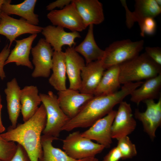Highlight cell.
I'll list each match as a JSON object with an SVG mask.
<instances>
[{
	"label": "cell",
	"instance_id": "cell-1",
	"mask_svg": "<svg viewBox=\"0 0 161 161\" xmlns=\"http://www.w3.org/2000/svg\"><path fill=\"white\" fill-rule=\"evenodd\" d=\"M143 81L123 84L120 89L111 94L94 96L82 106L77 114L64 125L62 131H70L78 128L91 126L113 110L127 96L143 83Z\"/></svg>",
	"mask_w": 161,
	"mask_h": 161
},
{
	"label": "cell",
	"instance_id": "cell-2",
	"mask_svg": "<svg viewBox=\"0 0 161 161\" xmlns=\"http://www.w3.org/2000/svg\"><path fill=\"white\" fill-rule=\"evenodd\" d=\"M46 122V112L42 104L35 114L27 121L14 128L10 127L6 132L0 135L6 141L16 142L21 145L26 151L30 161H38L42 152L41 134Z\"/></svg>",
	"mask_w": 161,
	"mask_h": 161
},
{
	"label": "cell",
	"instance_id": "cell-3",
	"mask_svg": "<svg viewBox=\"0 0 161 161\" xmlns=\"http://www.w3.org/2000/svg\"><path fill=\"white\" fill-rule=\"evenodd\" d=\"M119 66L121 84L145 80L161 73V66L154 62L145 52Z\"/></svg>",
	"mask_w": 161,
	"mask_h": 161
},
{
	"label": "cell",
	"instance_id": "cell-4",
	"mask_svg": "<svg viewBox=\"0 0 161 161\" xmlns=\"http://www.w3.org/2000/svg\"><path fill=\"white\" fill-rule=\"evenodd\" d=\"M143 40L132 41L129 39L114 41L107 47L101 60L105 69L119 65L139 55L144 45Z\"/></svg>",
	"mask_w": 161,
	"mask_h": 161
},
{
	"label": "cell",
	"instance_id": "cell-5",
	"mask_svg": "<svg viewBox=\"0 0 161 161\" xmlns=\"http://www.w3.org/2000/svg\"><path fill=\"white\" fill-rule=\"evenodd\" d=\"M42 104L46 110L47 122L42 133L44 135L58 139L62 129L70 118L60 107L57 96L52 92L39 94Z\"/></svg>",
	"mask_w": 161,
	"mask_h": 161
},
{
	"label": "cell",
	"instance_id": "cell-6",
	"mask_svg": "<svg viewBox=\"0 0 161 161\" xmlns=\"http://www.w3.org/2000/svg\"><path fill=\"white\" fill-rule=\"evenodd\" d=\"M62 141L64 151L69 157L77 160L95 157L105 148L103 145L83 137L79 131L69 134Z\"/></svg>",
	"mask_w": 161,
	"mask_h": 161
},
{
	"label": "cell",
	"instance_id": "cell-7",
	"mask_svg": "<svg viewBox=\"0 0 161 161\" xmlns=\"http://www.w3.org/2000/svg\"><path fill=\"white\" fill-rule=\"evenodd\" d=\"M47 17L53 26L67 28L71 32H79L86 28L72 0L62 9L50 11Z\"/></svg>",
	"mask_w": 161,
	"mask_h": 161
},
{
	"label": "cell",
	"instance_id": "cell-8",
	"mask_svg": "<svg viewBox=\"0 0 161 161\" xmlns=\"http://www.w3.org/2000/svg\"><path fill=\"white\" fill-rule=\"evenodd\" d=\"M43 27L32 24L23 19H18L1 12L0 21V34L5 36L10 41V47L13 42L19 36L29 33L41 32Z\"/></svg>",
	"mask_w": 161,
	"mask_h": 161
},
{
	"label": "cell",
	"instance_id": "cell-9",
	"mask_svg": "<svg viewBox=\"0 0 161 161\" xmlns=\"http://www.w3.org/2000/svg\"><path fill=\"white\" fill-rule=\"evenodd\" d=\"M54 51L50 45L43 38H40L36 45L32 48V62L35 66L32 74V77H49L52 67Z\"/></svg>",
	"mask_w": 161,
	"mask_h": 161
},
{
	"label": "cell",
	"instance_id": "cell-10",
	"mask_svg": "<svg viewBox=\"0 0 161 161\" xmlns=\"http://www.w3.org/2000/svg\"><path fill=\"white\" fill-rule=\"evenodd\" d=\"M126 12V23L127 27L131 28L135 22L138 23L140 27L143 21L146 18H154L161 12V7L157 4L155 0H136L135 9L133 12L129 9L125 0H120Z\"/></svg>",
	"mask_w": 161,
	"mask_h": 161
},
{
	"label": "cell",
	"instance_id": "cell-11",
	"mask_svg": "<svg viewBox=\"0 0 161 161\" xmlns=\"http://www.w3.org/2000/svg\"><path fill=\"white\" fill-rule=\"evenodd\" d=\"M157 102L149 99L143 101L146 109L143 112L138 109L135 110V117L142 123L144 131L152 140L156 137V131L161 124V95Z\"/></svg>",
	"mask_w": 161,
	"mask_h": 161
},
{
	"label": "cell",
	"instance_id": "cell-12",
	"mask_svg": "<svg viewBox=\"0 0 161 161\" xmlns=\"http://www.w3.org/2000/svg\"><path fill=\"white\" fill-rule=\"evenodd\" d=\"M119 104L111 128L112 138L117 140L128 136L134 130L137 126L130 104L123 101Z\"/></svg>",
	"mask_w": 161,
	"mask_h": 161
},
{
	"label": "cell",
	"instance_id": "cell-13",
	"mask_svg": "<svg viewBox=\"0 0 161 161\" xmlns=\"http://www.w3.org/2000/svg\"><path fill=\"white\" fill-rule=\"evenodd\" d=\"M116 112L112 110L97 121L88 130L81 133L82 136L109 148L112 143L111 128Z\"/></svg>",
	"mask_w": 161,
	"mask_h": 161
},
{
	"label": "cell",
	"instance_id": "cell-14",
	"mask_svg": "<svg viewBox=\"0 0 161 161\" xmlns=\"http://www.w3.org/2000/svg\"><path fill=\"white\" fill-rule=\"evenodd\" d=\"M94 96L68 88L58 91L57 99L61 109L70 119L75 117L82 106Z\"/></svg>",
	"mask_w": 161,
	"mask_h": 161
},
{
	"label": "cell",
	"instance_id": "cell-15",
	"mask_svg": "<svg viewBox=\"0 0 161 161\" xmlns=\"http://www.w3.org/2000/svg\"><path fill=\"white\" fill-rule=\"evenodd\" d=\"M41 32L45 40L56 52L62 51V47L64 45L69 47H75V39L81 37L78 32H67L62 27L52 25L43 27Z\"/></svg>",
	"mask_w": 161,
	"mask_h": 161
},
{
	"label": "cell",
	"instance_id": "cell-16",
	"mask_svg": "<svg viewBox=\"0 0 161 161\" xmlns=\"http://www.w3.org/2000/svg\"><path fill=\"white\" fill-rule=\"evenodd\" d=\"M86 28L99 24L104 20L103 6L98 0H72Z\"/></svg>",
	"mask_w": 161,
	"mask_h": 161
},
{
	"label": "cell",
	"instance_id": "cell-17",
	"mask_svg": "<svg viewBox=\"0 0 161 161\" xmlns=\"http://www.w3.org/2000/svg\"><path fill=\"white\" fill-rule=\"evenodd\" d=\"M74 47H68L64 52L66 72L69 83V88L79 91L81 83V72L86 63L83 58L75 51Z\"/></svg>",
	"mask_w": 161,
	"mask_h": 161
},
{
	"label": "cell",
	"instance_id": "cell-18",
	"mask_svg": "<svg viewBox=\"0 0 161 161\" xmlns=\"http://www.w3.org/2000/svg\"><path fill=\"white\" fill-rule=\"evenodd\" d=\"M105 70L101 60L86 64L81 72V83L79 92L94 95Z\"/></svg>",
	"mask_w": 161,
	"mask_h": 161
},
{
	"label": "cell",
	"instance_id": "cell-19",
	"mask_svg": "<svg viewBox=\"0 0 161 161\" xmlns=\"http://www.w3.org/2000/svg\"><path fill=\"white\" fill-rule=\"evenodd\" d=\"M37 36V34H32L22 39L16 40V45L10 52L4 65L14 62L17 66H24L33 69V66L29 57L32 43Z\"/></svg>",
	"mask_w": 161,
	"mask_h": 161
},
{
	"label": "cell",
	"instance_id": "cell-20",
	"mask_svg": "<svg viewBox=\"0 0 161 161\" xmlns=\"http://www.w3.org/2000/svg\"><path fill=\"white\" fill-rule=\"evenodd\" d=\"M161 73L145 80L141 85L130 94V100L138 105L140 103L149 99H158L161 95Z\"/></svg>",
	"mask_w": 161,
	"mask_h": 161
},
{
	"label": "cell",
	"instance_id": "cell-21",
	"mask_svg": "<svg viewBox=\"0 0 161 161\" xmlns=\"http://www.w3.org/2000/svg\"><path fill=\"white\" fill-rule=\"evenodd\" d=\"M20 100L21 112L24 122L35 114L41 102L37 87L28 86L21 89Z\"/></svg>",
	"mask_w": 161,
	"mask_h": 161
},
{
	"label": "cell",
	"instance_id": "cell-22",
	"mask_svg": "<svg viewBox=\"0 0 161 161\" xmlns=\"http://www.w3.org/2000/svg\"><path fill=\"white\" fill-rule=\"evenodd\" d=\"M36 0H25L17 4H11V1L7 0L1 7V12L8 15H16L23 18L30 24L37 26L39 21L38 16L34 13Z\"/></svg>",
	"mask_w": 161,
	"mask_h": 161
},
{
	"label": "cell",
	"instance_id": "cell-23",
	"mask_svg": "<svg viewBox=\"0 0 161 161\" xmlns=\"http://www.w3.org/2000/svg\"><path fill=\"white\" fill-rule=\"evenodd\" d=\"M93 28L94 25H89L84 40L78 45L74 47L75 51L84 58L86 64L101 60L104 54V50L99 47L95 41Z\"/></svg>",
	"mask_w": 161,
	"mask_h": 161
},
{
	"label": "cell",
	"instance_id": "cell-24",
	"mask_svg": "<svg viewBox=\"0 0 161 161\" xmlns=\"http://www.w3.org/2000/svg\"><path fill=\"white\" fill-rule=\"evenodd\" d=\"M21 89L14 78L8 82L4 89L7 102V109L9 119L14 128L16 126L17 120L21 112L20 95Z\"/></svg>",
	"mask_w": 161,
	"mask_h": 161
},
{
	"label": "cell",
	"instance_id": "cell-25",
	"mask_svg": "<svg viewBox=\"0 0 161 161\" xmlns=\"http://www.w3.org/2000/svg\"><path fill=\"white\" fill-rule=\"evenodd\" d=\"M52 70V73L49 79V84L58 91L66 89V72L64 52L54 51Z\"/></svg>",
	"mask_w": 161,
	"mask_h": 161
},
{
	"label": "cell",
	"instance_id": "cell-26",
	"mask_svg": "<svg viewBox=\"0 0 161 161\" xmlns=\"http://www.w3.org/2000/svg\"><path fill=\"white\" fill-rule=\"evenodd\" d=\"M106 69L94 92V96L111 94L118 91L120 87L119 65L113 66Z\"/></svg>",
	"mask_w": 161,
	"mask_h": 161
},
{
	"label": "cell",
	"instance_id": "cell-27",
	"mask_svg": "<svg viewBox=\"0 0 161 161\" xmlns=\"http://www.w3.org/2000/svg\"><path fill=\"white\" fill-rule=\"evenodd\" d=\"M58 139L52 136L44 134L41 136L42 152L38 161H79L81 160L72 159L64 151L54 147L52 142L53 140Z\"/></svg>",
	"mask_w": 161,
	"mask_h": 161
},
{
	"label": "cell",
	"instance_id": "cell-28",
	"mask_svg": "<svg viewBox=\"0 0 161 161\" xmlns=\"http://www.w3.org/2000/svg\"><path fill=\"white\" fill-rule=\"evenodd\" d=\"M117 140V147L120 152L122 160L131 158L136 155L137 152L135 145L132 142L128 136Z\"/></svg>",
	"mask_w": 161,
	"mask_h": 161
},
{
	"label": "cell",
	"instance_id": "cell-29",
	"mask_svg": "<svg viewBox=\"0 0 161 161\" xmlns=\"http://www.w3.org/2000/svg\"><path fill=\"white\" fill-rule=\"evenodd\" d=\"M17 146L15 142L6 140L0 134V160H10L15 153Z\"/></svg>",
	"mask_w": 161,
	"mask_h": 161
},
{
	"label": "cell",
	"instance_id": "cell-30",
	"mask_svg": "<svg viewBox=\"0 0 161 161\" xmlns=\"http://www.w3.org/2000/svg\"><path fill=\"white\" fill-rule=\"evenodd\" d=\"M156 23L154 18L148 17L143 21L140 27V35L143 37L145 35H151L155 32L156 29Z\"/></svg>",
	"mask_w": 161,
	"mask_h": 161
},
{
	"label": "cell",
	"instance_id": "cell-31",
	"mask_svg": "<svg viewBox=\"0 0 161 161\" xmlns=\"http://www.w3.org/2000/svg\"><path fill=\"white\" fill-rule=\"evenodd\" d=\"M145 53L154 62L161 66V48L158 47H147Z\"/></svg>",
	"mask_w": 161,
	"mask_h": 161
},
{
	"label": "cell",
	"instance_id": "cell-32",
	"mask_svg": "<svg viewBox=\"0 0 161 161\" xmlns=\"http://www.w3.org/2000/svg\"><path fill=\"white\" fill-rule=\"evenodd\" d=\"M10 47L7 44L0 52V78L2 80L6 77L4 67L5 62L10 54Z\"/></svg>",
	"mask_w": 161,
	"mask_h": 161
},
{
	"label": "cell",
	"instance_id": "cell-33",
	"mask_svg": "<svg viewBox=\"0 0 161 161\" xmlns=\"http://www.w3.org/2000/svg\"><path fill=\"white\" fill-rule=\"evenodd\" d=\"M17 145L15 153L9 161H30L27 153L24 148L18 143Z\"/></svg>",
	"mask_w": 161,
	"mask_h": 161
},
{
	"label": "cell",
	"instance_id": "cell-34",
	"mask_svg": "<svg viewBox=\"0 0 161 161\" xmlns=\"http://www.w3.org/2000/svg\"><path fill=\"white\" fill-rule=\"evenodd\" d=\"M121 159L120 152L116 146L112 148L104 156L102 161H119Z\"/></svg>",
	"mask_w": 161,
	"mask_h": 161
},
{
	"label": "cell",
	"instance_id": "cell-35",
	"mask_svg": "<svg viewBox=\"0 0 161 161\" xmlns=\"http://www.w3.org/2000/svg\"><path fill=\"white\" fill-rule=\"evenodd\" d=\"M72 0H58L49 4L46 7V10L51 11L56 7L63 9L66 6L69 4L72 1Z\"/></svg>",
	"mask_w": 161,
	"mask_h": 161
},
{
	"label": "cell",
	"instance_id": "cell-36",
	"mask_svg": "<svg viewBox=\"0 0 161 161\" xmlns=\"http://www.w3.org/2000/svg\"><path fill=\"white\" fill-rule=\"evenodd\" d=\"M2 105L1 104V99L0 95V133H2L5 130V128L3 125L1 118V113L2 108Z\"/></svg>",
	"mask_w": 161,
	"mask_h": 161
},
{
	"label": "cell",
	"instance_id": "cell-37",
	"mask_svg": "<svg viewBox=\"0 0 161 161\" xmlns=\"http://www.w3.org/2000/svg\"><path fill=\"white\" fill-rule=\"evenodd\" d=\"M98 160L95 157L81 160L79 161H98Z\"/></svg>",
	"mask_w": 161,
	"mask_h": 161
},
{
	"label": "cell",
	"instance_id": "cell-38",
	"mask_svg": "<svg viewBox=\"0 0 161 161\" xmlns=\"http://www.w3.org/2000/svg\"><path fill=\"white\" fill-rule=\"evenodd\" d=\"M7 0H0V21L1 20V8L2 5L7 2Z\"/></svg>",
	"mask_w": 161,
	"mask_h": 161
},
{
	"label": "cell",
	"instance_id": "cell-39",
	"mask_svg": "<svg viewBox=\"0 0 161 161\" xmlns=\"http://www.w3.org/2000/svg\"><path fill=\"white\" fill-rule=\"evenodd\" d=\"M158 5L161 7V0H155Z\"/></svg>",
	"mask_w": 161,
	"mask_h": 161
},
{
	"label": "cell",
	"instance_id": "cell-40",
	"mask_svg": "<svg viewBox=\"0 0 161 161\" xmlns=\"http://www.w3.org/2000/svg\"><path fill=\"white\" fill-rule=\"evenodd\" d=\"M1 39H0V42H1Z\"/></svg>",
	"mask_w": 161,
	"mask_h": 161
},
{
	"label": "cell",
	"instance_id": "cell-41",
	"mask_svg": "<svg viewBox=\"0 0 161 161\" xmlns=\"http://www.w3.org/2000/svg\"><path fill=\"white\" fill-rule=\"evenodd\" d=\"M0 161H1L0 160Z\"/></svg>",
	"mask_w": 161,
	"mask_h": 161
}]
</instances>
